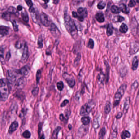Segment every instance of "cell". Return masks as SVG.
I'll list each match as a JSON object with an SVG mask.
<instances>
[{
    "mask_svg": "<svg viewBox=\"0 0 139 139\" xmlns=\"http://www.w3.org/2000/svg\"><path fill=\"white\" fill-rule=\"evenodd\" d=\"M113 31V27L112 24L109 23L107 27V34L108 36H110L112 35Z\"/></svg>",
    "mask_w": 139,
    "mask_h": 139,
    "instance_id": "603a6c76",
    "label": "cell"
},
{
    "mask_svg": "<svg viewBox=\"0 0 139 139\" xmlns=\"http://www.w3.org/2000/svg\"><path fill=\"white\" fill-rule=\"evenodd\" d=\"M61 129H62L61 127L59 126L56 127L53 132V133L52 134V138H50V139H57L58 134L59 133L60 131L61 130Z\"/></svg>",
    "mask_w": 139,
    "mask_h": 139,
    "instance_id": "ffe728a7",
    "label": "cell"
},
{
    "mask_svg": "<svg viewBox=\"0 0 139 139\" xmlns=\"http://www.w3.org/2000/svg\"><path fill=\"white\" fill-rule=\"evenodd\" d=\"M62 76L66 81L70 87L71 88L74 87L76 84V81L72 75L69 74L65 72L62 75Z\"/></svg>",
    "mask_w": 139,
    "mask_h": 139,
    "instance_id": "5b68a950",
    "label": "cell"
},
{
    "mask_svg": "<svg viewBox=\"0 0 139 139\" xmlns=\"http://www.w3.org/2000/svg\"><path fill=\"white\" fill-rule=\"evenodd\" d=\"M59 2V0H54V1H53V3L54 4H58V2Z\"/></svg>",
    "mask_w": 139,
    "mask_h": 139,
    "instance_id": "6125c7cd",
    "label": "cell"
},
{
    "mask_svg": "<svg viewBox=\"0 0 139 139\" xmlns=\"http://www.w3.org/2000/svg\"><path fill=\"white\" fill-rule=\"evenodd\" d=\"M100 124L98 121V118L96 117L94 119L93 122V127L95 129H98L99 127Z\"/></svg>",
    "mask_w": 139,
    "mask_h": 139,
    "instance_id": "e575fe53",
    "label": "cell"
},
{
    "mask_svg": "<svg viewBox=\"0 0 139 139\" xmlns=\"http://www.w3.org/2000/svg\"><path fill=\"white\" fill-rule=\"evenodd\" d=\"M31 133L28 130H25V131H24L23 133H22V136L26 139L30 138L31 137Z\"/></svg>",
    "mask_w": 139,
    "mask_h": 139,
    "instance_id": "60d3db41",
    "label": "cell"
},
{
    "mask_svg": "<svg viewBox=\"0 0 139 139\" xmlns=\"http://www.w3.org/2000/svg\"><path fill=\"white\" fill-rule=\"evenodd\" d=\"M64 83L62 81H60L57 83V87L58 90L60 91H62L64 88Z\"/></svg>",
    "mask_w": 139,
    "mask_h": 139,
    "instance_id": "ab89813d",
    "label": "cell"
},
{
    "mask_svg": "<svg viewBox=\"0 0 139 139\" xmlns=\"http://www.w3.org/2000/svg\"><path fill=\"white\" fill-rule=\"evenodd\" d=\"M72 16L78 19V20L79 21H84V18L79 16L78 15V14L76 12H74V11L72 12Z\"/></svg>",
    "mask_w": 139,
    "mask_h": 139,
    "instance_id": "8d00e7d4",
    "label": "cell"
},
{
    "mask_svg": "<svg viewBox=\"0 0 139 139\" xmlns=\"http://www.w3.org/2000/svg\"><path fill=\"white\" fill-rule=\"evenodd\" d=\"M27 84V79L25 77H21L18 79L16 81L15 86L18 90H21L24 88Z\"/></svg>",
    "mask_w": 139,
    "mask_h": 139,
    "instance_id": "8992f818",
    "label": "cell"
},
{
    "mask_svg": "<svg viewBox=\"0 0 139 139\" xmlns=\"http://www.w3.org/2000/svg\"><path fill=\"white\" fill-rule=\"evenodd\" d=\"M38 44L39 48H43V39L41 36H39L38 40Z\"/></svg>",
    "mask_w": 139,
    "mask_h": 139,
    "instance_id": "74e56055",
    "label": "cell"
},
{
    "mask_svg": "<svg viewBox=\"0 0 139 139\" xmlns=\"http://www.w3.org/2000/svg\"><path fill=\"white\" fill-rule=\"evenodd\" d=\"M77 12L78 13V15L82 18H84L87 17L88 16L87 9L85 8L80 7L77 9Z\"/></svg>",
    "mask_w": 139,
    "mask_h": 139,
    "instance_id": "30bf717a",
    "label": "cell"
},
{
    "mask_svg": "<svg viewBox=\"0 0 139 139\" xmlns=\"http://www.w3.org/2000/svg\"><path fill=\"white\" fill-rule=\"evenodd\" d=\"M88 130V128H87V126L84 125L81 126L79 129L78 131V136L80 137L84 136L87 133Z\"/></svg>",
    "mask_w": 139,
    "mask_h": 139,
    "instance_id": "7c38bea8",
    "label": "cell"
},
{
    "mask_svg": "<svg viewBox=\"0 0 139 139\" xmlns=\"http://www.w3.org/2000/svg\"><path fill=\"white\" fill-rule=\"evenodd\" d=\"M14 96L15 97L19 99L20 100H23L25 97V95L24 92L19 91L16 92V93L14 94Z\"/></svg>",
    "mask_w": 139,
    "mask_h": 139,
    "instance_id": "44dd1931",
    "label": "cell"
},
{
    "mask_svg": "<svg viewBox=\"0 0 139 139\" xmlns=\"http://www.w3.org/2000/svg\"><path fill=\"white\" fill-rule=\"evenodd\" d=\"M39 88L38 87H36L34 88V89H33V90L32 91V94L34 96L36 97L39 93Z\"/></svg>",
    "mask_w": 139,
    "mask_h": 139,
    "instance_id": "7dc6e473",
    "label": "cell"
},
{
    "mask_svg": "<svg viewBox=\"0 0 139 139\" xmlns=\"http://www.w3.org/2000/svg\"><path fill=\"white\" fill-rule=\"evenodd\" d=\"M4 49L3 48H0V61L2 63H4Z\"/></svg>",
    "mask_w": 139,
    "mask_h": 139,
    "instance_id": "1f68e13d",
    "label": "cell"
},
{
    "mask_svg": "<svg viewBox=\"0 0 139 139\" xmlns=\"http://www.w3.org/2000/svg\"><path fill=\"white\" fill-rule=\"evenodd\" d=\"M104 63L105 64V66L106 67V71H107V74H106V83H107L109 80V74L110 67L109 65L108 64L107 62H105Z\"/></svg>",
    "mask_w": 139,
    "mask_h": 139,
    "instance_id": "4dcf8cb0",
    "label": "cell"
},
{
    "mask_svg": "<svg viewBox=\"0 0 139 139\" xmlns=\"http://www.w3.org/2000/svg\"><path fill=\"white\" fill-rule=\"evenodd\" d=\"M69 102V100H68L66 99L62 102V103H61V107H65V106L67 105V104H68V103Z\"/></svg>",
    "mask_w": 139,
    "mask_h": 139,
    "instance_id": "816d5d0a",
    "label": "cell"
},
{
    "mask_svg": "<svg viewBox=\"0 0 139 139\" xmlns=\"http://www.w3.org/2000/svg\"><path fill=\"white\" fill-rule=\"evenodd\" d=\"M122 113L121 112H119L117 115H116L115 116V118L117 119H119L121 118L122 116Z\"/></svg>",
    "mask_w": 139,
    "mask_h": 139,
    "instance_id": "9f6ffc18",
    "label": "cell"
},
{
    "mask_svg": "<svg viewBox=\"0 0 139 139\" xmlns=\"http://www.w3.org/2000/svg\"><path fill=\"white\" fill-rule=\"evenodd\" d=\"M44 2H45V3H47L49 2V1H44Z\"/></svg>",
    "mask_w": 139,
    "mask_h": 139,
    "instance_id": "03108f58",
    "label": "cell"
},
{
    "mask_svg": "<svg viewBox=\"0 0 139 139\" xmlns=\"http://www.w3.org/2000/svg\"><path fill=\"white\" fill-rule=\"evenodd\" d=\"M95 18L100 23L103 22L105 21L104 15L102 12H98L96 13L95 15Z\"/></svg>",
    "mask_w": 139,
    "mask_h": 139,
    "instance_id": "9a60e30c",
    "label": "cell"
},
{
    "mask_svg": "<svg viewBox=\"0 0 139 139\" xmlns=\"http://www.w3.org/2000/svg\"><path fill=\"white\" fill-rule=\"evenodd\" d=\"M106 129L105 127H102L100 130L99 133V139H103L104 137L105 136V134L106 133Z\"/></svg>",
    "mask_w": 139,
    "mask_h": 139,
    "instance_id": "4316f807",
    "label": "cell"
},
{
    "mask_svg": "<svg viewBox=\"0 0 139 139\" xmlns=\"http://www.w3.org/2000/svg\"><path fill=\"white\" fill-rule=\"evenodd\" d=\"M136 5V2L134 0H130V1L128 3V6L129 7L132 8L134 7Z\"/></svg>",
    "mask_w": 139,
    "mask_h": 139,
    "instance_id": "c3c4849f",
    "label": "cell"
},
{
    "mask_svg": "<svg viewBox=\"0 0 139 139\" xmlns=\"http://www.w3.org/2000/svg\"><path fill=\"white\" fill-rule=\"evenodd\" d=\"M45 139V137H44V135H43L42 136L40 137V139Z\"/></svg>",
    "mask_w": 139,
    "mask_h": 139,
    "instance_id": "be15d7a7",
    "label": "cell"
},
{
    "mask_svg": "<svg viewBox=\"0 0 139 139\" xmlns=\"http://www.w3.org/2000/svg\"><path fill=\"white\" fill-rule=\"evenodd\" d=\"M128 30V27L126 24L122 23L120 27V31L122 33H126Z\"/></svg>",
    "mask_w": 139,
    "mask_h": 139,
    "instance_id": "cb8c5ba5",
    "label": "cell"
},
{
    "mask_svg": "<svg viewBox=\"0 0 139 139\" xmlns=\"http://www.w3.org/2000/svg\"><path fill=\"white\" fill-rule=\"evenodd\" d=\"M124 20V18L121 16H115L113 19V21L114 22H122Z\"/></svg>",
    "mask_w": 139,
    "mask_h": 139,
    "instance_id": "f1b7e54d",
    "label": "cell"
},
{
    "mask_svg": "<svg viewBox=\"0 0 139 139\" xmlns=\"http://www.w3.org/2000/svg\"><path fill=\"white\" fill-rule=\"evenodd\" d=\"M7 12H8L10 14L12 13V14H18V13L17 9L14 7H13V6H10L8 8Z\"/></svg>",
    "mask_w": 139,
    "mask_h": 139,
    "instance_id": "f546056e",
    "label": "cell"
},
{
    "mask_svg": "<svg viewBox=\"0 0 139 139\" xmlns=\"http://www.w3.org/2000/svg\"><path fill=\"white\" fill-rule=\"evenodd\" d=\"M120 11L124 13L128 14L130 12V9L127 7L126 5L124 3H121L120 4Z\"/></svg>",
    "mask_w": 139,
    "mask_h": 139,
    "instance_id": "ac0fdd59",
    "label": "cell"
},
{
    "mask_svg": "<svg viewBox=\"0 0 139 139\" xmlns=\"http://www.w3.org/2000/svg\"><path fill=\"white\" fill-rule=\"evenodd\" d=\"M104 78V74L102 72L99 74L98 77V81L100 84L103 83Z\"/></svg>",
    "mask_w": 139,
    "mask_h": 139,
    "instance_id": "d590c367",
    "label": "cell"
},
{
    "mask_svg": "<svg viewBox=\"0 0 139 139\" xmlns=\"http://www.w3.org/2000/svg\"><path fill=\"white\" fill-rule=\"evenodd\" d=\"M10 13H9L8 12H4L3 14V18L7 21H9V20L10 19V16H9Z\"/></svg>",
    "mask_w": 139,
    "mask_h": 139,
    "instance_id": "f6af8a7d",
    "label": "cell"
},
{
    "mask_svg": "<svg viewBox=\"0 0 139 139\" xmlns=\"http://www.w3.org/2000/svg\"><path fill=\"white\" fill-rule=\"evenodd\" d=\"M21 17L22 18L23 20L25 22H28L29 20V16H28V14L27 12H24L21 13Z\"/></svg>",
    "mask_w": 139,
    "mask_h": 139,
    "instance_id": "d6a6232c",
    "label": "cell"
},
{
    "mask_svg": "<svg viewBox=\"0 0 139 139\" xmlns=\"http://www.w3.org/2000/svg\"><path fill=\"white\" fill-rule=\"evenodd\" d=\"M95 106L94 103L93 101H91L89 102L86 103L84 105L82 106L80 110V115L82 116H87L91 112L92 109Z\"/></svg>",
    "mask_w": 139,
    "mask_h": 139,
    "instance_id": "3957f363",
    "label": "cell"
},
{
    "mask_svg": "<svg viewBox=\"0 0 139 139\" xmlns=\"http://www.w3.org/2000/svg\"><path fill=\"white\" fill-rule=\"evenodd\" d=\"M139 50V44L137 43H132L130 46L129 53L131 55L134 54L138 52Z\"/></svg>",
    "mask_w": 139,
    "mask_h": 139,
    "instance_id": "8fae6325",
    "label": "cell"
},
{
    "mask_svg": "<svg viewBox=\"0 0 139 139\" xmlns=\"http://www.w3.org/2000/svg\"><path fill=\"white\" fill-rule=\"evenodd\" d=\"M9 28L5 26H1L0 27V34L2 36H5L9 33Z\"/></svg>",
    "mask_w": 139,
    "mask_h": 139,
    "instance_id": "e0dca14e",
    "label": "cell"
},
{
    "mask_svg": "<svg viewBox=\"0 0 139 139\" xmlns=\"http://www.w3.org/2000/svg\"><path fill=\"white\" fill-rule=\"evenodd\" d=\"M22 7L21 5H18L17 7V9L18 11H21L22 10Z\"/></svg>",
    "mask_w": 139,
    "mask_h": 139,
    "instance_id": "91938a15",
    "label": "cell"
},
{
    "mask_svg": "<svg viewBox=\"0 0 139 139\" xmlns=\"http://www.w3.org/2000/svg\"><path fill=\"white\" fill-rule=\"evenodd\" d=\"M0 101H3V95H2V93L0 91Z\"/></svg>",
    "mask_w": 139,
    "mask_h": 139,
    "instance_id": "94428289",
    "label": "cell"
},
{
    "mask_svg": "<svg viewBox=\"0 0 139 139\" xmlns=\"http://www.w3.org/2000/svg\"><path fill=\"white\" fill-rule=\"evenodd\" d=\"M5 80L3 79H0V87H3L6 85Z\"/></svg>",
    "mask_w": 139,
    "mask_h": 139,
    "instance_id": "f907efd6",
    "label": "cell"
},
{
    "mask_svg": "<svg viewBox=\"0 0 139 139\" xmlns=\"http://www.w3.org/2000/svg\"><path fill=\"white\" fill-rule=\"evenodd\" d=\"M81 121L83 125L85 126H87L90 123V119L89 117L87 116L83 117L81 119Z\"/></svg>",
    "mask_w": 139,
    "mask_h": 139,
    "instance_id": "d4e9b609",
    "label": "cell"
},
{
    "mask_svg": "<svg viewBox=\"0 0 139 139\" xmlns=\"http://www.w3.org/2000/svg\"><path fill=\"white\" fill-rule=\"evenodd\" d=\"M106 6V2L103 1H101L97 5L98 9H104Z\"/></svg>",
    "mask_w": 139,
    "mask_h": 139,
    "instance_id": "836d02e7",
    "label": "cell"
},
{
    "mask_svg": "<svg viewBox=\"0 0 139 139\" xmlns=\"http://www.w3.org/2000/svg\"><path fill=\"white\" fill-rule=\"evenodd\" d=\"M138 67V56H135L133 58L132 64V69L133 71H135L137 69Z\"/></svg>",
    "mask_w": 139,
    "mask_h": 139,
    "instance_id": "d6986e66",
    "label": "cell"
},
{
    "mask_svg": "<svg viewBox=\"0 0 139 139\" xmlns=\"http://www.w3.org/2000/svg\"><path fill=\"white\" fill-rule=\"evenodd\" d=\"M11 58V53L10 52H8L7 54H6V61H9L10 58Z\"/></svg>",
    "mask_w": 139,
    "mask_h": 139,
    "instance_id": "6f0895ef",
    "label": "cell"
},
{
    "mask_svg": "<svg viewBox=\"0 0 139 139\" xmlns=\"http://www.w3.org/2000/svg\"><path fill=\"white\" fill-rule=\"evenodd\" d=\"M29 57V53H28V48L27 44H25L24 46V49L22 53V57L21 58V61L22 63H25L27 62Z\"/></svg>",
    "mask_w": 139,
    "mask_h": 139,
    "instance_id": "ba28073f",
    "label": "cell"
},
{
    "mask_svg": "<svg viewBox=\"0 0 139 139\" xmlns=\"http://www.w3.org/2000/svg\"><path fill=\"white\" fill-rule=\"evenodd\" d=\"M50 31L52 34L55 37L59 36L61 34L59 30L54 23H52L50 25Z\"/></svg>",
    "mask_w": 139,
    "mask_h": 139,
    "instance_id": "9c48e42d",
    "label": "cell"
},
{
    "mask_svg": "<svg viewBox=\"0 0 139 139\" xmlns=\"http://www.w3.org/2000/svg\"><path fill=\"white\" fill-rule=\"evenodd\" d=\"M18 74H19V71L16 70H10L8 71L7 81L9 86H10L11 85L15 83Z\"/></svg>",
    "mask_w": 139,
    "mask_h": 139,
    "instance_id": "277c9868",
    "label": "cell"
},
{
    "mask_svg": "<svg viewBox=\"0 0 139 139\" xmlns=\"http://www.w3.org/2000/svg\"><path fill=\"white\" fill-rule=\"evenodd\" d=\"M22 43L20 41H18L16 42L15 44V46L17 49H19L22 48Z\"/></svg>",
    "mask_w": 139,
    "mask_h": 139,
    "instance_id": "681fc988",
    "label": "cell"
},
{
    "mask_svg": "<svg viewBox=\"0 0 139 139\" xmlns=\"http://www.w3.org/2000/svg\"><path fill=\"white\" fill-rule=\"evenodd\" d=\"M111 10L112 13H115V14H118L120 13V10L118 7L113 5L111 6Z\"/></svg>",
    "mask_w": 139,
    "mask_h": 139,
    "instance_id": "83f0119b",
    "label": "cell"
},
{
    "mask_svg": "<svg viewBox=\"0 0 139 139\" xmlns=\"http://www.w3.org/2000/svg\"><path fill=\"white\" fill-rule=\"evenodd\" d=\"M40 19L42 24L45 27H48L50 22L48 19V17L45 13L42 12L40 15Z\"/></svg>",
    "mask_w": 139,
    "mask_h": 139,
    "instance_id": "52a82bcc",
    "label": "cell"
},
{
    "mask_svg": "<svg viewBox=\"0 0 139 139\" xmlns=\"http://www.w3.org/2000/svg\"><path fill=\"white\" fill-rule=\"evenodd\" d=\"M59 119L61 121H64L65 120V118L63 114H61L60 115Z\"/></svg>",
    "mask_w": 139,
    "mask_h": 139,
    "instance_id": "680465c9",
    "label": "cell"
},
{
    "mask_svg": "<svg viewBox=\"0 0 139 139\" xmlns=\"http://www.w3.org/2000/svg\"><path fill=\"white\" fill-rule=\"evenodd\" d=\"M111 102L107 101L105 104V107L104 108V112L105 114H108L110 112L111 109Z\"/></svg>",
    "mask_w": 139,
    "mask_h": 139,
    "instance_id": "7402d4cb",
    "label": "cell"
},
{
    "mask_svg": "<svg viewBox=\"0 0 139 139\" xmlns=\"http://www.w3.org/2000/svg\"><path fill=\"white\" fill-rule=\"evenodd\" d=\"M12 22L13 30H14V31H18V26L17 24L16 21H14V20H13V21H12Z\"/></svg>",
    "mask_w": 139,
    "mask_h": 139,
    "instance_id": "7bdbcfd3",
    "label": "cell"
},
{
    "mask_svg": "<svg viewBox=\"0 0 139 139\" xmlns=\"http://www.w3.org/2000/svg\"><path fill=\"white\" fill-rule=\"evenodd\" d=\"M131 136L130 133L128 130H124L122 132L121 137L122 139H126V138H130Z\"/></svg>",
    "mask_w": 139,
    "mask_h": 139,
    "instance_id": "484cf974",
    "label": "cell"
},
{
    "mask_svg": "<svg viewBox=\"0 0 139 139\" xmlns=\"http://www.w3.org/2000/svg\"><path fill=\"white\" fill-rule=\"evenodd\" d=\"M25 2H26V3H27V5L30 8H31V7H33V3L32 2L31 0H26Z\"/></svg>",
    "mask_w": 139,
    "mask_h": 139,
    "instance_id": "db71d44e",
    "label": "cell"
},
{
    "mask_svg": "<svg viewBox=\"0 0 139 139\" xmlns=\"http://www.w3.org/2000/svg\"><path fill=\"white\" fill-rule=\"evenodd\" d=\"M27 113V110L25 109H22V110L21 111V113H20L19 117L21 118H23L25 116Z\"/></svg>",
    "mask_w": 139,
    "mask_h": 139,
    "instance_id": "bcb514c9",
    "label": "cell"
},
{
    "mask_svg": "<svg viewBox=\"0 0 139 139\" xmlns=\"http://www.w3.org/2000/svg\"><path fill=\"white\" fill-rule=\"evenodd\" d=\"M43 123L42 122H40L39 124V136H40V133H41V131L42 129V127H43Z\"/></svg>",
    "mask_w": 139,
    "mask_h": 139,
    "instance_id": "f5cc1de1",
    "label": "cell"
},
{
    "mask_svg": "<svg viewBox=\"0 0 139 139\" xmlns=\"http://www.w3.org/2000/svg\"><path fill=\"white\" fill-rule=\"evenodd\" d=\"M130 103V98L129 97H127L125 98L124 100V110L123 113L124 114H126L129 110Z\"/></svg>",
    "mask_w": 139,
    "mask_h": 139,
    "instance_id": "4fadbf2b",
    "label": "cell"
},
{
    "mask_svg": "<svg viewBox=\"0 0 139 139\" xmlns=\"http://www.w3.org/2000/svg\"><path fill=\"white\" fill-rule=\"evenodd\" d=\"M127 88V85L125 84L121 85L115 94L114 97V107H117L120 103L122 98L124 95Z\"/></svg>",
    "mask_w": 139,
    "mask_h": 139,
    "instance_id": "7a4b0ae2",
    "label": "cell"
},
{
    "mask_svg": "<svg viewBox=\"0 0 139 139\" xmlns=\"http://www.w3.org/2000/svg\"><path fill=\"white\" fill-rule=\"evenodd\" d=\"M30 68L28 66H25L19 70V74L22 76H26L30 71Z\"/></svg>",
    "mask_w": 139,
    "mask_h": 139,
    "instance_id": "2e32d148",
    "label": "cell"
},
{
    "mask_svg": "<svg viewBox=\"0 0 139 139\" xmlns=\"http://www.w3.org/2000/svg\"><path fill=\"white\" fill-rule=\"evenodd\" d=\"M18 127V123L16 121L13 122L9 127L8 132L9 134H12L17 129Z\"/></svg>",
    "mask_w": 139,
    "mask_h": 139,
    "instance_id": "5bb4252c",
    "label": "cell"
},
{
    "mask_svg": "<svg viewBox=\"0 0 139 139\" xmlns=\"http://www.w3.org/2000/svg\"><path fill=\"white\" fill-rule=\"evenodd\" d=\"M41 77V72L40 70H38L36 74V80L37 83H39Z\"/></svg>",
    "mask_w": 139,
    "mask_h": 139,
    "instance_id": "b9f144b4",
    "label": "cell"
},
{
    "mask_svg": "<svg viewBox=\"0 0 139 139\" xmlns=\"http://www.w3.org/2000/svg\"><path fill=\"white\" fill-rule=\"evenodd\" d=\"M138 82L137 81H135L132 85L131 89H135L138 87Z\"/></svg>",
    "mask_w": 139,
    "mask_h": 139,
    "instance_id": "11a10c76",
    "label": "cell"
},
{
    "mask_svg": "<svg viewBox=\"0 0 139 139\" xmlns=\"http://www.w3.org/2000/svg\"><path fill=\"white\" fill-rule=\"evenodd\" d=\"M94 46V43L93 40L91 39H89L87 47L91 49H93Z\"/></svg>",
    "mask_w": 139,
    "mask_h": 139,
    "instance_id": "f35d334b",
    "label": "cell"
},
{
    "mask_svg": "<svg viewBox=\"0 0 139 139\" xmlns=\"http://www.w3.org/2000/svg\"><path fill=\"white\" fill-rule=\"evenodd\" d=\"M64 21L65 25L67 31L70 33L74 38L77 37V30L75 23L73 20L67 12L64 13Z\"/></svg>",
    "mask_w": 139,
    "mask_h": 139,
    "instance_id": "6da1fadb",
    "label": "cell"
},
{
    "mask_svg": "<svg viewBox=\"0 0 139 139\" xmlns=\"http://www.w3.org/2000/svg\"><path fill=\"white\" fill-rule=\"evenodd\" d=\"M65 116L64 117L65 118V120H66V121L67 122L69 118L70 117V116L71 115V112L70 110L67 109L65 111Z\"/></svg>",
    "mask_w": 139,
    "mask_h": 139,
    "instance_id": "ee69618b",
    "label": "cell"
},
{
    "mask_svg": "<svg viewBox=\"0 0 139 139\" xmlns=\"http://www.w3.org/2000/svg\"><path fill=\"white\" fill-rule=\"evenodd\" d=\"M68 128L70 129V130H71V128H72V126H71V125L69 124V126H68Z\"/></svg>",
    "mask_w": 139,
    "mask_h": 139,
    "instance_id": "e7e4bbea",
    "label": "cell"
}]
</instances>
